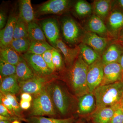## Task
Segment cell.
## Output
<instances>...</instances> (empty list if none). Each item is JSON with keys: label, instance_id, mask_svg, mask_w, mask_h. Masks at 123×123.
<instances>
[{"label": "cell", "instance_id": "681fc988", "mask_svg": "<svg viewBox=\"0 0 123 123\" xmlns=\"http://www.w3.org/2000/svg\"><path fill=\"white\" fill-rule=\"evenodd\" d=\"M122 81H123V80H122Z\"/></svg>", "mask_w": 123, "mask_h": 123}, {"label": "cell", "instance_id": "6da1fadb", "mask_svg": "<svg viewBox=\"0 0 123 123\" xmlns=\"http://www.w3.org/2000/svg\"><path fill=\"white\" fill-rule=\"evenodd\" d=\"M88 66L79 55L68 69L67 82L73 93L78 98L90 93L87 82Z\"/></svg>", "mask_w": 123, "mask_h": 123}, {"label": "cell", "instance_id": "44dd1931", "mask_svg": "<svg viewBox=\"0 0 123 123\" xmlns=\"http://www.w3.org/2000/svg\"><path fill=\"white\" fill-rule=\"evenodd\" d=\"M15 75L17 78L18 83L26 81L36 76L22 56H21L20 61L16 65Z\"/></svg>", "mask_w": 123, "mask_h": 123}, {"label": "cell", "instance_id": "d590c367", "mask_svg": "<svg viewBox=\"0 0 123 123\" xmlns=\"http://www.w3.org/2000/svg\"><path fill=\"white\" fill-rule=\"evenodd\" d=\"M111 123H123V111L120 106L115 111Z\"/></svg>", "mask_w": 123, "mask_h": 123}, {"label": "cell", "instance_id": "484cf974", "mask_svg": "<svg viewBox=\"0 0 123 123\" xmlns=\"http://www.w3.org/2000/svg\"><path fill=\"white\" fill-rule=\"evenodd\" d=\"M0 59L15 66L21 57L19 54L10 46L0 48Z\"/></svg>", "mask_w": 123, "mask_h": 123}, {"label": "cell", "instance_id": "4316f807", "mask_svg": "<svg viewBox=\"0 0 123 123\" xmlns=\"http://www.w3.org/2000/svg\"><path fill=\"white\" fill-rule=\"evenodd\" d=\"M28 37L31 41H46L43 30L34 21L28 24Z\"/></svg>", "mask_w": 123, "mask_h": 123}, {"label": "cell", "instance_id": "d4e9b609", "mask_svg": "<svg viewBox=\"0 0 123 123\" xmlns=\"http://www.w3.org/2000/svg\"><path fill=\"white\" fill-rule=\"evenodd\" d=\"M23 120L27 123H74V117H70L63 119L47 118L43 116H30Z\"/></svg>", "mask_w": 123, "mask_h": 123}, {"label": "cell", "instance_id": "f35d334b", "mask_svg": "<svg viewBox=\"0 0 123 123\" xmlns=\"http://www.w3.org/2000/svg\"><path fill=\"white\" fill-rule=\"evenodd\" d=\"M7 17L4 12L1 11L0 13V29H4L7 24Z\"/></svg>", "mask_w": 123, "mask_h": 123}, {"label": "cell", "instance_id": "7a4b0ae2", "mask_svg": "<svg viewBox=\"0 0 123 123\" xmlns=\"http://www.w3.org/2000/svg\"><path fill=\"white\" fill-rule=\"evenodd\" d=\"M93 93L96 100V109L120 105L123 96V82L99 86Z\"/></svg>", "mask_w": 123, "mask_h": 123}, {"label": "cell", "instance_id": "e0dca14e", "mask_svg": "<svg viewBox=\"0 0 123 123\" xmlns=\"http://www.w3.org/2000/svg\"><path fill=\"white\" fill-rule=\"evenodd\" d=\"M87 27L88 31L102 37L109 38L111 36L103 20L95 14L90 18L87 22Z\"/></svg>", "mask_w": 123, "mask_h": 123}, {"label": "cell", "instance_id": "4dcf8cb0", "mask_svg": "<svg viewBox=\"0 0 123 123\" xmlns=\"http://www.w3.org/2000/svg\"><path fill=\"white\" fill-rule=\"evenodd\" d=\"M31 42L29 37L13 39L10 46L18 54L26 53L30 46Z\"/></svg>", "mask_w": 123, "mask_h": 123}, {"label": "cell", "instance_id": "7dc6e473", "mask_svg": "<svg viewBox=\"0 0 123 123\" xmlns=\"http://www.w3.org/2000/svg\"><path fill=\"white\" fill-rule=\"evenodd\" d=\"M20 123V122H19V121H18V120H14V121H13V122H12V123Z\"/></svg>", "mask_w": 123, "mask_h": 123}, {"label": "cell", "instance_id": "c3c4849f", "mask_svg": "<svg viewBox=\"0 0 123 123\" xmlns=\"http://www.w3.org/2000/svg\"><path fill=\"white\" fill-rule=\"evenodd\" d=\"M76 123H84V122L81 121H78V122H77Z\"/></svg>", "mask_w": 123, "mask_h": 123}, {"label": "cell", "instance_id": "7c38bea8", "mask_svg": "<svg viewBox=\"0 0 123 123\" xmlns=\"http://www.w3.org/2000/svg\"><path fill=\"white\" fill-rule=\"evenodd\" d=\"M41 26L46 37L55 48L59 39L60 31L56 20L53 18L43 20Z\"/></svg>", "mask_w": 123, "mask_h": 123}, {"label": "cell", "instance_id": "bcb514c9", "mask_svg": "<svg viewBox=\"0 0 123 123\" xmlns=\"http://www.w3.org/2000/svg\"><path fill=\"white\" fill-rule=\"evenodd\" d=\"M11 121H7V120H0V123H11Z\"/></svg>", "mask_w": 123, "mask_h": 123}, {"label": "cell", "instance_id": "f546056e", "mask_svg": "<svg viewBox=\"0 0 123 123\" xmlns=\"http://www.w3.org/2000/svg\"><path fill=\"white\" fill-rule=\"evenodd\" d=\"M74 9L76 14L81 17L90 15L93 11L92 5L84 0L78 1L75 4Z\"/></svg>", "mask_w": 123, "mask_h": 123}, {"label": "cell", "instance_id": "8992f818", "mask_svg": "<svg viewBox=\"0 0 123 123\" xmlns=\"http://www.w3.org/2000/svg\"><path fill=\"white\" fill-rule=\"evenodd\" d=\"M22 56L36 76L51 77L53 72L48 68L41 55L25 53Z\"/></svg>", "mask_w": 123, "mask_h": 123}, {"label": "cell", "instance_id": "8d00e7d4", "mask_svg": "<svg viewBox=\"0 0 123 123\" xmlns=\"http://www.w3.org/2000/svg\"><path fill=\"white\" fill-rule=\"evenodd\" d=\"M0 103L2 104L6 108H7L13 116H14V115L15 116L14 112L12 107L11 105L10 102L5 96L1 92L0 93Z\"/></svg>", "mask_w": 123, "mask_h": 123}, {"label": "cell", "instance_id": "e575fe53", "mask_svg": "<svg viewBox=\"0 0 123 123\" xmlns=\"http://www.w3.org/2000/svg\"><path fill=\"white\" fill-rule=\"evenodd\" d=\"M52 50L47 51L42 55V56L48 68L54 73L56 70L52 62Z\"/></svg>", "mask_w": 123, "mask_h": 123}, {"label": "cell", "instance_id": "ee69618b", "mask_svg": "<svg viewBox=\"0 0 123 123\" xmlns=\"http://www.w3.org/2000/svg\"><path fill=\"white\" fill-rule=\"evenodd\" d=\"M118 40L120 42H123V32L119 36Z\"/></svg>", "mask_w": 123, "mask_h": 123}, {"label": "cell", "instance_id": "5bb4252c", "mask_svg": "<svg viewBox=\"0 0 123 123\" xmlns=\"http://www.w3.org/2000/svg\"><path fill=\"white\" fill-rule=\"evenodd\" d=\"M108 30L111 35H117L123 28V13L117 10L111 11L107 18Z\"/></svg>", "mask_w": 123, "mask_h": 123}, {"label": "cell", "instance_id": "603a6c76", "mask_svg": "<svg viewBox=\"0 0 123 123\" xmlns=\"http://www.w3.org/2000/svg\"><path fill=\"white\" fill-rule=\"evenodd\" d=\"M80 55L88 66L101 58V55L90 47L82 43L79 45Z\"/></svg>", "mask_w": 123, "mask_h": 123}, {"label": "cell", "instance_id": "9c48e42d", "mask_svg": "<svg viewBox=\"0 0 123 123\" xmlns=\"http://www.w3.org/2000/svg\"><path fill=\"white\" fill-rule=\"evenodd\" d=\"M110 39L88 31L84 33L81 42L90 47L101 56L107 47Z\"/></svg>", "mask_w": 123, "mask_h": 123}, {"label": "cell", "instance_id": "d6986e66", "mask_svg": "<svg viewBox=\"0 0 123 123\" xmlns=\"http://www.w3.org/2000/svg\"><path fill=\"white\" fill-rule=\"evenodd\" d=\"M123 52L121 46L113 43L107 47L101 55V59L104 65L119 63Z\"/></svg>", "mask_w": 123, "mask_h": 123}, {"label": "cell", "instance_id": "ffe728a7", "mask_svg": "<svg viewBox=\"0 0 123 123\" xmlns=\"http://www.w3.org/2000/svg\"><path fill=\"white\" fill-rule=\"evenodd\" d=\"M1 81L0 90L3 94H17L20 92V88L16 75L2 78Z\"/></svg>", "mask_w": 123, "mask_h": 123}, {"label": "cell", "instance_id": "74e56055", "mask_svg": "<svg viewBox=\"0 0 123 123\" xmlns=\"http://www.w3.org/2000/svg\"><path fill=\"white\" fill-rule=\"evenodd\" d=\"M0 115L6 117H12L13 116L9 111L2 104H0Z\"/></svg>", "mask_w": 123, "mask_h": 123}, {"label": "cell", "instance_id": "7402d4cb", "mask_svg": "<svg viewBox=\"0 0 123 123\" xmlns=\"http://www.w3.org/2000/svg\"><path fill=\"white\" fill-rule=\"evenodd\" d=\"M112 1L110 0H96L92 5L94 14L103 20H106L111 10Z\"/></svg>", "mask_w": 123, "mask_h": 123}, {"label": "cell", "instance_id": "9a60e30c", "mask_svg": "<svg viewBox=\"0 0 123 123\" xmlns=\"http://www.w3.org/2000/svg\"><path fill=\"white\" fill-rule=\"evenodd\" d=\"M56 48L60 51L63 54L65 62L68 67L74 63L80 55V49L79 46L73 48H70L60 39L56 42Z\"/></svg>", "mask_w": 123, "mask_h": 123}, {"label": "cell", "instance_id": "d6a6232c", "mask_svg": "<svg viewBox=\"0 0 123 123\" xmlns=\"http://www.w3.org/2000/svg\"><path fill=\"white\" fill-rule=\"evenodd\" d=\"M52 62L56 70L61 71L64 67V62L59 51L54 48L52 50Z\"/></svg>", "mask_w": 123, "mask_h": 123}, {"label": "cell", "instance_id": "836d02e7", "mask_svg": "<svg viewBox=\"0 0 123 123\" xmlns=\"http://www.w3.org/2000/svg\"><path fill=\"white\" fill-rule=\"evenodd\" d=\"M8 99L10 102L11 105L12 107L14 112L15 115L17 117L19 116L21 111V108L20 107V104L18 103L16 97L14 95L10 94H3Z\"/></svg>", "mask_w": 123, "mask_h": 123}, {"label": "cell", "instance_id": "f6af8a7d", "mask_svg": "<svg viewBox=\"0 0 123 123\" xmlns=\"http://www.w3.org/2000/svg\"><path fill=\"white\" fill-rule=\"evenodd\" d=\"M120 107H121V109L123 111V97H122L121 101H120Z\"/></svg>", "mask_w": 123, "mask_h": 123}, {"label": "cell", "instance_id": "30bf717a", "mask_svg": "<svg viewBox=\"0 0 123 123\" xmlns=\"http://www.w3.org/2000/svg\"><path fill=\"white\" fill-rule=\"evenodd\" d=\"M70 2L68 0H50L40 6L37 12L39 15L62 14L68 9Z\"/></svg>", "mask_w": 123, "mask_h": 123}, {"label": "cell", "instance_id": "60d3db41", "mask_svg": "<svg viewBox=\"0 0 123 123\" xmlns=\"http://www.w3.org/2000/svg\"><path fill=\"white\" fill-rule=\"evenodd\" d=\"M21 99L28 102H31L33 101L32 95L26 93H22L21 95Z\"/></svg>", "mask_w": 123, "mask_h": 123}, {"label": "cell", "instance_id": "ab89813d", "mask_svg": "<svg viewBox=\"0 0 123 123\" xmlns=\"http://www.w3.org/2000/svg\"><path fill=\"white\" fill-rule=\"evenodd\" d=\"M20 105L21 109L24 110H27L31 107V102L21 99Z\"/></svg>", "mask_w": 123, "mask_h": 123}, {"label": "cell", "instance_id": "3957f363", "mask_svg": "<svg viewBox=\"0 0 123 123\" xmlns=\"http://www.w3.org/2000/svg\"><path fill=\"white\" fill-rule=\"evenodd\" d=\"M57 113L63 116L68 114L72 105V99L63 86L56 81L51 80L46 86Z\"/></svg>", "mask_w": 123, "mask_h": 123}, {"label": "cell", "instance_id": "ba28073f", "mask_svg": "<svg viewBox=\"0 0 123 123\" xmlns=\"http://www.w3.org/2000/svg\"><path fill=\"white\" fill-rule=\"evenodd\" d=\"M51 78L36 76L26 81L19 82L20 92L28 93L35 97L43 90L48 83L51 80Z\"/></svg>", "mask_w": 123, "mask_h": 123}, {"label": "cell", "instance_id": "83f0119b", "mask_svg": "<svg viewBox=\"0 0 123 123\" xmlns=\"http://www.w3.org/2000/svg\"><path fill=\"white\" fill-rule=\"evenodd\" d=\"M54 48L46 41H31L26 53L42 55L47 51Z\"/></svg>", "mask_w": 123, "mask_h": 123}, {"label": "cell", "instance_id": "f1b7e54d", "mask_svg": "<svg viewBox=\"0 0 123 123\" xmlns=\"http://www.w3.org/2000/svg\"><path fill=\"white\" fill-rule=\"evenodd\" d=\"M28 37V24L18 17L14 27L13 39Z\"/></svg>", "mask_w": 123, "mask_h": 123}, {"label": "cell", "instance_id": "b9f144b4", "mask_svg": "<svg viewBox=\"0 0 123 123\" xmlns=\"http://www.w3.org/2000/svg\"><path fill=\"white\" fill-rule=\"evenodd\" d=\"M119 63L120 64L121 68L122 69L123 71V53L121 55V57H120V59L119 60Z\"/></svg>", "mask_w": 123, "mask_h": 123}, {"label": "cell", "instance_id": "8fae6325", "mask_svg": "<svg viewBox=\"0 0 123 123\" xmlns=\"http://www.w3.org/2000/svg\"><path fill=\"white\" fill-rule=\"evenodd\" d=\"M104 75L100 86L114 84L123 79V71L118 63L104 65Z\"/></svg>", "mask_w": 123, "mask_h": 123}, {"label": "cell", "instance_id": "7bdbcfd3", "mask_svg": "<svg viewBox=\"0 0 123 123\" xmlns=\"http://www.w3.org/2000/svg\"><path fill=\"white\" fill-rule=\"evenodd\" d=\"M117 2H118L119 6L123 9V0H119L117 1Z\"/></svg>", "mask_w": 123, "mask_h": 123}, {"label": "cell", "instance_id": "2e32d148", "mask_svg": "<svg viewBox=\"0 0 123 123\" xmlns=\"http://www.w3.org/2000/svg\"><path fill=\"white\" fill-rule=\"evenodd\" d=\"M18 17L11 15L7 20V24L0 31V48L10 46L13 39L14 32L15 23Z\"/></svg>", "mask_w": 123, "mask_h": 123}, {"label": "cell", "instance_id": "cb8c5ba5", "mask_svg": "<svg viewBox=\"0 0 123 123\" xmlns=\"http://www.w3.org/2000/svg\"><path fill=\"white\" fill-rule=\"evenodd\" d=\"M27 23L34 21L35 15L30 0H22L19 3V14Z\"/></svg>", "mask_w": 123, "mask_h": 123}, {"label": "cell", "instance_id": "1f68e13d", "mask_svg": "<svg viewBox=\"0 0 123 123\" xmlns=\"http://www.w3.org/2000/svg\"><path fill=\"white\" fill-rule=\"evenodd\" d=\"M16 66L0 59V74L1 79L16 74Z\"/></svg>", "mask_w": 123, "mask_h": 123}, {"label": "cell", "instance_id": "277c9868", "mask_svg": "<svg viewBox=\"0 0 123 123\" xmlns=\"http://www.w3.org/2000/svg\"><path fill=\"white\" fill-rule=\"evenodd\" d=\"M57 114L46 87L40 93L34 97L30 116L55 117Z\"/></svg>", "mask_w": 123, "mask_h": 123}, {"label": "cell", "instance_id": "4fadbf2b", "mask_svg": "<svg viewBox=\"0 0 123 123\" xmlns=\"http://www.w3.org/2000/svg\"><path fill=\"white\" fill-rule=\"evenodd\" d=\"M96 103L93 92L79 97L77 112L81 115L92 114L96 109Z\"/></svg>", "mask_w": 123, "mask_h": 123}, {"label": "cell", "instance_id": "52a82bcc", "mask_svg": "<svg viewBox=\"0 0 123 123\" xmlns=\"http://www.w3.org/2000/svg\"><path fill=\"white\" fill-rule=\"evenodd\" d=\"M104 64L101 58L88 66L87 82L90 93L100 86L104 75Z\"/></svg>", "mask_w": 123, "mask_h": 123}, {"label": "cell", "instance_id": "5b68a950", "mask_svg": "<svg viewBox=\"0 0 123 123\" xmlns=\"http://www.w3.org/2000/svg\"><path fill=\"white\" fill-rule=\"evenodd\" d=\"M62 29L64 39L69 44H76L81 41L84 34L77 23L72 18L66 17L63 18Z\"/></svg>", "mask_w": 123, "mask_h": 123}, {"label": "cell", "instance_id": "ac0fdd59", "mask_svg": "<svg viewBox=\"0 0 123 123\" xmlns=\"http://www.w3.org/2000/svg\"><path fill=\"white\" fill-rule=\"evenodd\" d=\"M120 105L96 109L91 114L93 123H111L115 111Z\"/></svg>", "mask_w": 123, "mask_h": 123}]
</instances>
